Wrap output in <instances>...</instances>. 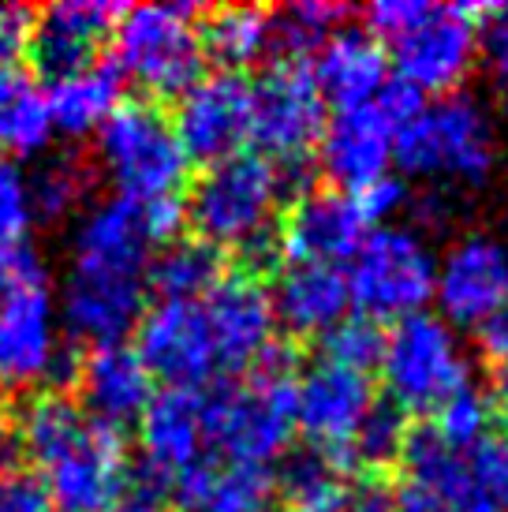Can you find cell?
I'll use <instances>...</instances> for the list:
<instances>
[{
    "instance_id": "cell-1",
    "label": "cell",
    "mask_w": 508,
    "mask_h": 512,
    "mask_svg": "<svg viewBox=\"0 0 508 512\" xmlns=\"http://www.w3.org/2000/svg\"><path fill=\"white\" fill-rule=\"evenodd\" d=\"M184 225V206L105 199L86 206L71 228L68 273L60 285V326L86 348L124 344L146 314L150 262Z\"/></svg>"
},
{
    "instance_id": "cell-2",
    "label": "cell",
    "mask_w": 508,
    "mask_h": 512,
    "mask_svg": "<svg viewBox=\"0 0 508 512\" xmlns=\"http://www.w3.org/2000/svg\"><path fill=\"white\" fill-rule=\"evenodd\" d=\"M15 445L57 512H109L127 490L124 430L90 419L60 389L34 393L15 419Z\"/></svg>"
},
{
    "instance_id": "cell-3",
    "label": "cell",
    "mask_w": 508,
    "mask_h": 512,
    "mask_svg": "<svg viewBox=\"0 0 508 512\" xmlns=\"http://www.w3.org/2000/svg\"><path fill=\"white\" fill-rule=\"evenodd\" d=\"M296 378V356L284 344H273L243 382L202 397L206 456L225 464L269 468L277 456L288 453L296 430Z\"/></svg>"
},
{
    "instance_id": "cell-4",
    "label": "cell",
    "mask_w": 508,
    "mask_h": 512,
    "mask_svg": "<svg viewBox=\"0 0 508 512\" xmlns=\"http://www.w3.org/2000/svg\"><path fill=\"white\" fill-rule=\"evenodd\" d=\"M284 195V172L269 157L243 150L217 165H206L191 187L184 214L195 228V240L213 247L217 255L243 251L251 262H266L269 247H277Z\"/></svg>"
},
{
    "instance_id": "cell-5",
    "label": "cell",
    "mask_w": 508,
    "mask_h": 512,
    "mask_svg": "<svg viewBox=\"0 0 508 512\" xmlns=\"http://www.w3.org/2000/svg\"><path fill=\"white\" fill-rule=\"evenodd\" d=\"M187 154L172 120L150 101H120L98 131V169L116 199L169 202L187 184Z\"/></svg>"
},
{
    "instance_id": "cell-6",
    "label": "cell",
    "mask_w": 508,
    "mask_h": 512,
    "mask_svg": "<svg viewBox=\"0 0 508 512\" xmlns=\"http://www.w3.org/2000/svg\"><path fill=\"white\" fill-rule=\"evenodd\" d=\"M400 169L423 180L486 184L497 161V139L479 101L464 94L426 101L404 128L396 131Z\"/></svg>"
},
{
    "instance_id": "cell-7",
    "label": "cell",
    "mask_w": 508,
    "mask_h": 512,
    "mask_svg": "<svg viewBox=\"0 0 508 512\" xmlns=\"http://www.w3.org/2000/svg\"><path fill=\"white\" fill-rule=\"evenodd\" d=\"M195 8L180 4H139L120 12L113 27V72L154 98H180L202 79V38Z\"/></svg>"
},
{
    "instance_id": "cell-8",
    "label": "cell",
    "mask_w": 508,
    "mask_h": 512,
    "mask_svg": "<svg viewBox=\"0 0 508 512\" xmlns=\"http://www.w3.org/2000/svg\"><path fill=\"white\" fill-rule=\"evenodd\" d=\"M438 258L426 243L423 228L378 225L370 228L348 270V296L367 322H404L423 314L434 299Z\"/></svg>"
},
{
    "instance_id": "cell-9",
    "label": "cell",
    "mask_w": 508,
    "mask_h": 512,
    "mask_svg": "<svg viewBox=\"0 0 508 512\" xmlns=\"http://www.w3.org/2000/svg\"><path fill=\"white\" fill-rule=\"evenodd\" d=\"M381 382L404 415H434L471 385V367L456 333L438 314H411L385 333Z\"/></svg>"
},
{
    "instance_id": "cell-10",
    "label": "cell",
    "mask_w": 508,
    "mask_h": 512,
    "mask_svg": "<svg viewBox=\"0 0 508 512\" xmlns=\"http://www.w3.org/2000/svg\"><path fill=\"white\" fill-rule=\"evenodd\" d=\"M325 120V98L307 60H277L251 86V139L277 169H307V157L322 139Z\"/></svg>"
},
{
    "instance_id": "cell-11",
    "label": "cell",
    "mask_w": 508,
    "mask_h": 512,
    "mask_svg": "<svg viewBox=\"0 0 508 512\" xmlns=\"http://www.w3.org/2000/svg\"><path fill=\"white\" fill-rule=\"evenodd\" d=\"M68 370L60 311L49 281H30L0 296V389L42 393Z\"/></svg>"
},
{
    "instance_id": "cell-12",
    "label": "cell",
    "mask_w": 508,
    "mask_h": 512,
    "mask_svg": "<svg viewBox=\"0 0 508 512\" xmlns=\"http://www.w3.org/2000/svg\"><path fill=\"white\" fill-rule=\"evenodd\" d=\"M374 404L378 397L370 389V374L318 359L307 370H299L292 415L299 434L307 438V449L329 456L344 471V456L367 423V415L374 412Z\"/></svg>"
},
{
    "instance_id": "cell-13",
    "label": "cell",
    "mask_w": 508,
    "mask_h": 512,
    "mask_svg": "<svg viewBox=\"0 0 508 512\" xmlns=\"http://www.w3.org/2000/svg\"><path fill=\"white\" fill-rule=\"evenodd\" d=\"M139 341L135 352L154 374V382H169V389H195L221 374L217 344H213L210 322L198 303H180V299H157L139 318Z\"/></svg>"
},
{
    "instance_id": "cell-14",
    "label": "cell",
    "mask_w": 508,
    "mask_h": 512,
    "mask_svg": "<svg viewBox=\"0 0 508 512\" xmlns=\"http://www.w3.org/2000/svg\"><path fill=\"white\" fill-rule=\"evenodd\" d=\"M396 79L419 94L449 98L475 68L479 53V30L467 23L460 8L426 4L423 15L393 42Z\"/></svg>"
},
{
    "instance_id": "cell-15",
    "label": "cell",
    "mask_w": 508,
    "mask_h": 512,
    "mask_svg": "<svg viewBox=\"0 0 508 512\" xmlns=\"http://www.w3.org/2000/svg\"><path fill=\"white\" fill-rule=\"evenodd\" d=\"M172 131L187 161L217 165L243 154V143L251 139V83L228 72L202 75L176 101Z\"/></svg>"
},
{
    "instance_id": "cell-16",
    "label": "cell",
    "mask_w": 508,
    "mask_h": 512,
    "mask_svg": "<svg viewBox=\"0 0 508 512\" xmlns=\"http://www.w3.org/2000/svg\"><path fill=\"white\" fill-rule=\"evenodd\" d=\"M370 221L344 191H303L277 221V251L288 266H337L359 255Z\"/></svg>"
},
{
    "instance_id": "cell-17",
    "label": "cell",
    "mask_w": 508,
    "mask_h": 512,
    "mask_svg": "<svg viewBox=\"0 0 508 512\" xmlns=\"http://www.w3.org/2000/svg\"><path fill=\"white\" fill-rule=\"evenodd\" d=\"M202 311L210 322L221 374H251L262 356L277 344V314L269 288L254 270L225 273L210 296L202 299Z\"/></svg>"
},
{
    "instance_id": "cell-18",
    "label": "cell",
    "mask_w": 508,
    "mask_h": 512,
    "mask_svg": "<svg viewBox=\"0 0 508 512\" xmlns=\"http://www.w3.org/2000/svg\"><path fill=\"white\" fill-rule=\"evenodd\" d=\"M434 299L449 326L479 329L508 299V247L490 236H464L438 258Z\"/></svg>"
},
{
    "instance_id": "cell-19",
    "label": "cell",
    "mask_w": 508,
    "mask_h": 512,
    "mask_svg": "<svg viewBox=\"0 0 508 512\" xmlns=\"http://www.w3.org/2000/svg\"><path fill=\"white\" fill-rule=\"evenodd\" d=\"M318 161L329 184L344 195H359L389 176L396 161V124L378 105L337 109L318 139Z\"/></svg>"
},
{
    "instance_id": "cell-20",
    "label": "cell",
    "mask_w": 508,
    "mask_h": 512,
    "mask_svg": "<svg viewBox=\"0 0 508 512\" xmlns=\"http://www.w3.org/2000/svg\"><path fill=\"white\" fill-rule=\"evenodd\" d=\"M206 456L202 397L195 389H161L139 415V468L154 490H169Z\"/></svg>"
},
{
    "instance_id": "cell-21",
    "label": "cell",
    "mask_w": 508,
    "mask_h": 512,
    "mask_svg": "<svg viewBox=\"0 0 508 512\" xmlns=\"http://www.w3.org/2000/svg\"><path fill=\"white\" fill-rule=\"evenodd\" d=\"M71 378L79 389V408L113 430L139 423V415L146 412V404L157 393L154 374L146 370L131 344L86 348L83 359L71 367Z\"/></svg>"
},
{
    "instance_id": "cell-22",
    "label": "cell",
    "mask_w": 508,
    "mask_h": 512,
    "mask_svg": "<svg viewBox=\"0 0 508 512\" xmlns=\"http://www.w3.org/2000/svg\"><path fill=\"white\" fill-rule=\"evenodd\" d=\"M120 8L98 0H60L34 15L30 57L53 79L75 75L98 64V53L113 38Z\"/></svg>"
},
{
    "instance_id": "cell-23",
    "label": "cell",
    "mask_w": 508,
    "mask_h": 512,
    "mask_svg": "<svg viewBox=\"0 0 508 512\" xmlns=\"http://www.w3.org/2000/svg\"><path fill=\"white\" fill-rule=\"evenodd\" d=\"M311 75L325 101H333L337 109H359V105H374L385 90L389 57L367 30L340 27L318 45Z\"/></svg>"
},
{
    "instance_id": "cell-24",
    "label": "cell",
    "mask_w": 508,
    "mask_h": 512,
    "mask_svg": "<svg viewBox=\"0 0 508 512\" xmlns=\"http://www.w3.org/2000/svg\"><path fill=\"white\" fill-rule=\"evenodd\" d=\"M273 314L292 337H325L348 318V273L337 266H288L269 292Z\"/></svg>"
},
{
    "instance_id": "cell-25",
    "label": "cell",
    "mask_w": 508,
    "mask_h": 512,
    "mask_svg": "<svg viewBox=\"0 0 508 512\" xmlns=\"http://www.w3.org/2000/svg\"><path fill=\"white\" fill-rule=\"evenodd\" d=\"M169 490L187 512H269L277 498V475L269 468L202 456Z\"/></svg>"
},
{
    "instance_id": "cell-26",
    "label": "cell",
    "mask_w": 508,
    "mask_h": 512,
    "mask_svg": "<svg viewBox=\"0 0 508 512\" xmlns=\"http://www.w3.org/2000/svg\"><path fill=\"white\" fill-rule=\"evenodd\" d=\"M53 116L42 79L27 68H0V157H38L53 143Z\"/></svg>"
},
{
    "instance_id": "cell-27",
    "label": "cell",
    "mask_w": 508,
    "mask_h": 512,
    "mask_svg": "<svg viewBox=\"0 0 508 512\" xmlns=\"http://www.w3.org/2000/svg\"><path fill=\"white\" fill-rule=\"evenodd\" d=\"M198 38L206 60H213L228 75H240L243 68H251L277 49L273 15L254 4H228L206 12L198 23Z\"/></svg>"
},
{
    "instance_id": "cell-28",
    "label": "cell",
    "mask_w": 508,
    "mask_h": 512,
    "mask_svg": "<svg viewBox=\"0 0 508 512\" xmlns=\"http://www.w3.org/2000/svg\"><path fill=\"white\" fill-rule=\"evenodd\" d=\"M45 94H49L53 131L68 135V139H86V135H98L101 124L116 113L120 75L105 64H94V68H83L75 75L53 79Z\"/></svg>"
},
{
    "instance_id": "cell-29",
    "label": "cell",
    "mask_w": 508,
    "mask_h": 512,
    "mask_svg": "<svg viewBox=\"0 0 508 512\" xmlns=\"http://www.w3.org/2000/svg\"><path fill=\"white\" fill-rule=\"evenodd\" d=\"M225 277L221 255L198 240H172L150 262V292L161 299L198 303L210 296V288Z\"/></svg>"
},
{
    "instance_id": "cell-30",
    "label": "cell",
    "mask_w": 508,
    "mask_h": 512,
    "mask_svg": "<svg viewBox=\"0 0 508 512\" xmlns=\"http://www.w3.org/2000/svg\"><path fill=\"white\" fill-rule=\"evenodd\" d=\"M277 494L284 498L288 512H344L352 490L344 486V471L329 456L299 449L284 460Z\"/></svg>"
},
{
    "instance_id": "cell-31",
    "label": "cell",
    "mask_w": 508,
    "mask_h": 512,
    "mask_svg": "<svg viewBox=\"0 0 508 512\" xmlns=\"http://www.w3.org/2000/svg\"><path fill=\"white\" fill-rule=\"evenodd\" d=\"M30 202L38 221H64L71 214L86 210V187H90V169L79 157H49L45 165L27 172Z\"/></svg>"
},
{
    "instance_id": "cell-32",
    "label": "cell",
    "mask_w": 508,
    "mask_h": 512,
    "mask_svg": "<svg viewBox=\"0 0 508 512\" xmlns=\"http://www.w3.org/2000/svg\"><path fill=\"white\" fill-rule=\"evenodd\" d=\"M408 434V415L400 412L396 404H389V400H378L374 412L367 415L363 430L355 434L348 456H344V471H389L393 464H400Z\"/></svg>"
},
{
    "instance_id": "cell-33",
    "label": "cell",
    "mask_w": 508,
    "mask_h": 512,
    "mask_svg": "<svg viewBox=\"0 0 508 512\" xmlns=\"http://www.w3.org/2000/svg\"><path fill=\"white\" fill-rule=\"evenodd\" d=\"M497 419H501L497 400L479 393L475 385H467L464 393H456L445 408L434 412L430 430H434L449 449H456V453H471L479 441H486L494 434Z\"/></svg>"
},
{
    "instance_id": "cell-34",
    "label": "cell",
    "mask_w": 508,
    "mask_h": 512,
    "mask_svg": "<svg viewBox=\"0 0 508 512\" xmlns=\"http://www.w3.org/2000/svg\"><path fill=\"white\" fill-rule=\"evenodd\" d=\"M344 15H348V8L344 4H329V0H303V4L284 8V12L273 15L277 49H284V57L303 60L307 49H318L329 34H337Z\"/></svg>"
},
{
    "instance_id": "cell-35",
    "label": "cell",
    "mask_w": 508,
    "mask_h": 512,
    "mask_svg": "<svg viewBox=\"0 0 508 512\" xmlns=\"http://www.w3.org/2000/svg\"><path fill=\"white\" fill-rule=\"evenodd\" d=\"M381 348H385V333L367 318H344L333 333L322 337V359L337 363V367L359 370V374H370L378 367Z\"/></svg>"
},
{
    "instance_id": "cell-36",
    "label": "cell",
    "mask_w": 508,
    "mask_h": 512,
    "mask_svg": "<svg viewBox=\"0 0 508 512\" xmlns=\"http://www.w3.org/2000/svg\"><path fill=\"white\" fill-rule=\"evenodd\" d=\"M34 225H38V217H34V202H30L27 169L12 157H0V247L23 243Z\"/></svg>"
},
{
    "instance_id": "cell-37",
    "label": "cell",
    "mask_w": 508,
    "mask_h": 512,
    "mask_svg": "<svg viewBox=\"0 0 508 512\" xmlns=\"http://www.w3.org/2000/svg\"><path fill=\"white\" fill-rule=\"evenodd\" d=\"M34 38V12L27 4L0 0V68H15L30 53Z\"/></svg>"
},
{
    "instance_id": "cell-38",
    "label": "cell",
    "mask_w": 508,
    "mask_h": 512,
    "mask_svg": "<svg viewBox=\"0 0 508 512\" xmlns=\"http://www.w3.org/2000/svg\"><path fill=\"white\" fill-rule=\"evenodd\" d=\"M0 512H53V505L34 471L4 468L0 471Z\"/></svg>"
},
{
    "instance_id": "cell-39",
    "label": "cell",
    "mask_w": 508,
    "mask_h": 512,
    "mask_svg": "<svg viewBox=\"0 0 508 512\" xmlns=\"http://www.w3.org/2000/svg\"><path fill=\"white\" fill-rule=\"evenodd\" d=\"M352 199L359 202V210H363L367 221L374 225V221H385V217L396 214V210L408 202V187H404V180H396V176H385V180L370 184L367 191H359Z\"/></svg>"
},
{
    "instance_id": "cell-40",
    "label": "cell",
    "mask_w": 508,
    "mask_h": 512,
    "mask_svg": "<svg viewBox=\"0 0 508 512\" xmlns=\"http://www.w3.org/2000/svg\"><path fill=\"white\" fill-rule=\"evenodd\" d=\"M479 348L501 374H508V299L479 326Z\"/></svg>"
},
{
    "instance_id": "cell-41",
    "label": "cell",
    "mask_w": 508,
    "mask_h": 512,
    "mask_svg": "<svg viewBox=\"0 0 508 512\" xmlns=\"http://www.w3.org/2000/svg\"><path fill=\"white\" fill-rule=\"evenodd\" d=\"M482 49H486V64H490L494 79L508 90V12L486 27Z\"/></svg>"
},
{
    "instance_id": "cell-42",
    "label": "cell",
    "mask_w": 508,
    "mask_h": 512,
    "mask_svg": "<svg viewBox=\"0 0 508 512\" xmlns=\"http://www.w3.org/2000/svg\"><path fill=\"white\" fill-rule=\"evenodd\" d=\"M344 512H396V501L381 483H363L359 490L348 494Z\"/></svg>"
},
{
    "instance_id": "cell-43",
    "label": "cell",
    "mask_w": 508,
    "mask_h": 512,
    "mask_svg": "<svg viewBox=\"0 0 508 512\" xmlns=\"http://www.w3.org/2000/svg\"><path fill=\"white\" fill-rule=\"evenodd\" d=\"M109 512H169L165 501L157 498L154 490H139V494H124Z\"/></svg>"
},
{
    "instance_id": "cell-44",
    "label": "cell",
    "mask_w": 508,
    "mask_h": 512,
    "mask_svg": "<svg viewBox=\"0 0 508 512\" xmlns=\"http://www.w3.org/2000/svg\"><path fill=\"white\" fill-rule=\"evenodd\" d=\"M12 453H15V415L0 400V471L12 468Z\"/></svg>"
},
{
    "instance_id": "cell-45",
    "label": "cell",
    "mask_w": 508,
    "mask_h": 512,
    "mask_svg": "<svg viewBox=\"0 0 508 512\" xmlns=\"http://www.w3.org/2000/svg\"><path fill=\"white\" fill-rule=\"evenodd\" d=\"M396 512H460V509H445V505L423 498V494H415V490H404V498L396 501Z\"/></svg>"
}]
</instances>
